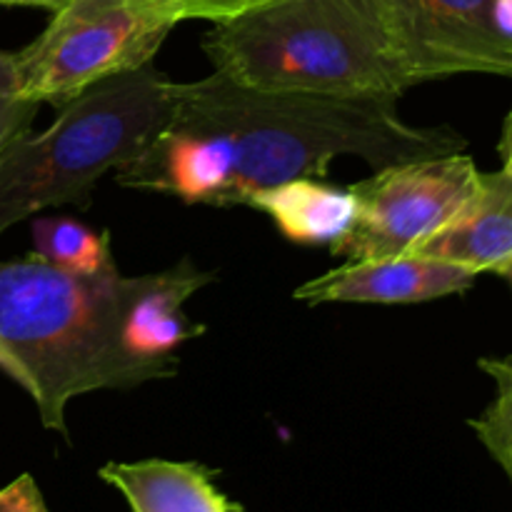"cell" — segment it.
I'll return each instance as SVG.
<instances>
[{"mask_svg":"<svg viewBox=\"0 0 512 512\" xmlns=\"http://www.w3.org/2000/svg\"><path fill=\"white\" fill-rule=\"evenodd\" d=\"M463 148L453 128L410 125L395 100L270 93L213 70L175 83L168 125L115 180L188 205L228 208L285 180L325 178L343 155L385 168Z\"/></svg>","mask_w":512,"mask_h":512,"instance_id":"1","label":"cell"},{"mask_svg":"<svg viewBox=\"0 0 512 512\" xmlns=\"http://www.w3.org/2000/svg\"><path fill=\"white\" fill-rule=\"evenodd\" d=\"M145 275H78L40 258L0 260V370L33 398L40 423L68 435L65 408L95 390L178 375V358L125 345V318Z\"/></svg>","mask_w":512,"mask_h":512,"instance_id":"2","label":"cell"},{"mask_svg":"<svg viewBox=\"0 0 512 512\" xmlns=\"http://www.w3.org/2000/svg\"><path fill=\"white\" fill-rule=\"evenodd\" d=\"M215 73L270 93L398 100L418 85L383 0H270L203 40Z\"/></svg>","mask_w":512,"mask_h":512,"instance_id":"3","label":"cell"},{"mask_svg":"<svg viewBox=\"0 0 512 512\" xmlns=\"http://www.w3.org/2000/svg\"><path fill=\"white\" fill-rule=\"evenodd\" d=\"M175 83L155 63L90 85L60 105L43 133H20L0 153V235L58 205L90 203L95 183L118 173L173 115Z\"/></svg>","mask_w":512,"mask_h":512,"instance_id":"4","label":"cell"},{"mask_svg":"<svg viewBox=\"0 0 512 512\" xmlns=\"http://www.w3.org/2000/svg\"><path fill=\"white\" fill-rule=\"evenodd\" d=\"M173 28L143 0H70L13 53L20 93L60 108L100 80L153 63Z\"/></svg>","mask_w":512,"mask_h":512,"instance_id":"5","label":"cell"},{"mask_svg":"<svg viewBox=\"0 0 512 512\" xmlns=\"http://www.w3.org/2000/svg\"><path fill=\"white\" fill-rule=\"evenodd\" d=\"M478 180L480 170L465 153L375 168L350 185L358 213L330 250L348 263L415 253L465 208Z\"/></svg>","mask_w":512,"mask_h":512,"instance_id":"6","label":"cell"},{"mask_svg":"<svg viewBox=\"0 0 512 512\" xmlns=\"http://www.w3.org/2000/svg\"><path fill=\"white\" fill-rule=\"evenodd\" d=\"M418 83L460 73L512 78L498 0H383Z\"/></svg>","mask_w":512,"mask_h":512,"instance_id":"7","label":"cell"},{"mask_svg":"<svg viewBox=\"0 0 512 512\" xmlns=\"http://www.w3.org/2000/svg\"><path fill=\"white\" fill-rule=\"evenodd\" d=\"M478 273L465 265L428 255L408 253L398 258L345 263L320 278L295 288V300L305 303H425L473 288Z\"/></svg>","mask_w":512,"mask_h":512,"instance_id":"8","label":"cell"},{"mask_svg":"<svg viewBox=\"0 0 512 512\" xmlns=\"http://www.w3.org/2000/svg\"><path fill=\"white\" fill-rule=\"evenodd\" d=\"M415 253L465 265L478 275L503 273L512 265V180L503 170L480 173L465 208Z\"/></svg>","mask_w":512,"mask_h":512,"instance_id":"9","label":"cell"},{"mask_svg":"<svg viewBox=\"0 0 512 512\" xmlns=\"http://www.w3.org/2000/svg\"><path fill=\"white\" fill-rule=\"evenodd\" d=\"M213 278V273L193 268L190 260L163 273L145 275L125 318V345L130 353L145 360H170L180 345L203 335L205 328L185 318L183 305Z\"/></svg>","mask_w":512,"mask_h":512,"instance_id":"10","label":"cell"},{"mask_svg":"<svg viewBox=\"0 0 512 512\" xmlns=\"http://www.w3.org/2000/svg\"><path fill=\"white\" fill-rule=\"evenodd\" d=\"M100 480L123 493L133 512H243L215 485V470L178 460L108 463Z\"/></svg>","mask_w":512,"mask_h":512,"instance_id":"11","label":"cell"},{"mask_svg":"<svg viewBox=\"0 0 512 512\" xmlns=\"http://www.w3.org/2000/svg\"><path fill=\"white\" fill-rule=\"evenodd\" d=\"M248 205L268 215L280 235L298 245H335L358 213L350 188L325 185L320 178L285 180L255 193Z\"/></svg>","mask_w":512,"mask_h":512,"instance_id":"12","label":"cell"},{"mask_svg":"<svg viewBox=\"0 0 512 512\" xmlns=\"http://www.w3.org/2000/svg\"><path fill=\"white\" fill-rule=\"evenodd\" d=\"M35 258L78 275H98L115 270L110 235L65 215H45L33 220Z\"/></svg>","mask_w":512,"mask_h":512,"instance_id":"13","label":"cell"},{"mask_svg":"<svg viewBox=\"0 0 512 512\" xmlns=\"http://www.w3.org/2000/svg\"><path fill=\"white\" fill-rule=\"evenodd\" d=\"M480 368L498 385V398L488 410L473 420L480 443L512 478V363L508 360H480Z\"/></svg>","mask_w":512,"mask_h":512,"instance_id":"14","label":"cell"},{"mask_svg":"<svg viewBox=\"0 0 512 512\" xmlns=\"http://www.w3.org/2000/svg\"><path fill=\"white\" fill-rule=\"evenodd\" d=\"M35 113H38V103L20 93L13 53L0 50V153L10 140L30 128Z\"/></svg>","mask_w":512,"mask_h":512,"instance_id":"15","label":"cell"},{"mask_svg":"<svg viewBox=\"0 0 512 512\" xmlns=\"http://www.w3.org/2000/svg\"><path fill=\"white\" fill-rule=\"evenodd\" d=\"M150 10L165 18L168 23L178 25L183 20H213L225 23L238 15L250 13L270 0H143Z\"/></svg>","mask_w":512,"mask_h":512,"instance_id":"16","label":"cell"},{"mask_svg":"<svg viewBox=\"0 0 512 512\" xmlns=\"http://www.w3.org/2000/svg\"><path fill=\"white\" fill-rule=\"evenodd\" d=\"M0 512H50L45 505L40 488L30 475H20L18 480L0 490Z\"/></svg>","mask_w":512,"mask_h":512,"instance_id":"17","label":"cell"},{"mask_svg":"<svg viewBox=\"0 0 512 512\" xmlns=\"http://www.w3.org/2000/svg\"><path fill=\"white\" fill-rule=\"evenodd\" d=\"M500 158H503V173L512 180V110L505 118L503 138H500Z\"/></svg>","mask_w":512,"mask_h":512,"instance_id":"18","label":"cell"},{"mask_svg":"<svg viewBox=\"0 0 512 512\" xmlns=\"http://www.w3.org/2000/svg\"><path fill=\"white\" fill-rule=\"evenodd\" d=\"M70 0H0V5H23V8H43L55 13L63 5H68Z\"/></svg>","mask_w":512,"mask_h":512,"instance_id":"19","label":"cell"},{"mask_svg":"<svg viewBox=\"0 0 512 512\" xmlns=\"http://www.w3.org/2000/svg\"><path fill=\"white\" fill-rule=\"evenodd\" d=\"M500 275H503V278H508V283L512 285V265H508V268H505Z\"/></svg>","mask_w":512,"mask_h":512,"instance_id":"20","label":"cell"}]
</instances>
